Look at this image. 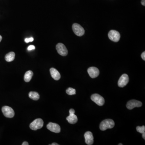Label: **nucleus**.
<instances>
[{
  "label": "nucleus",
  "mask_w": 145,
  "mask_h": 145,
  "mask_svg": "<svg viewBox=\"0 0 145 145\" xmlns=\"http://www.w3.org/2000/svg\"><path fill=\"white\" fill-rule=\"evenodd\" d=\"M115 125L113 120L111 119H107L103 120L100 125V129L102 131H105L108 129H112Z\"/></svg>",
  "instance_id": "obj_1"
},
{
  "label": "nucleus",
  "mask_w": 145,
  "mask_h": 145,
  "mask_svg": "<svg viewBox=\"0 0 145 145\" xmlns=\"http://www.w3.org/2000/svg\"><path fill=\"white\" fill-rule=\"evenodd\" d=\"M44 125V121L41 118H37L33 120L32 123L30 124V127L31 129L33 130H38L41 129Z\"/></svg>",
  "instance_id": "obj_2"
},
{
  "label": "nucleus",
  "mask_w": 145,
  "mask_h": 145,
  "mask_svg": "<svg viewBox=\"0 0 145 145\" xmlns=\"http://www.w3.org/2000/svg\"><path fill=\"white\" fill-rule=\"evenodd\" d=\"M2 111L6 117L11 118L14 116V111L11 107L8 106H4L2 107Z\"/></svg>",
  "instance_id": "obj_3"
},
{
  "label": "nucleus",
  "mask_w": 145,
  "mask_h": 145,
  "mask_svg": "<svg viewBox=\"0 0 145 145\" xmlns=\"http://www.w3.org/2000/svg\"><path fill=\"white\" fill-rule=\"evenodd\" d=\"M91 99L98 106H103L105 102L104 98L98 94H95L92 95Z\"/></svg>",
  "instance_id": "obj_4"
},
{
  "label": "nucleus",
  "mask_w": 145,
  "mask_h": 145,
  "mask_svg": "<svg viewBox=\"0 0 145 145\" xmlns=\"http://www.w3.org/2000/svg\"><path fill=\"white\" fill-rule=\"evenodd\" d=\"M72 29L75 34L77 36H82L85 33V30L83 28L77 23H75L72 25Z\"/></svg>",
  "instance_id": "obj_5"
},
{
  "label": "nucleus",
  "mask_w": 145,
  "mask_h": 145,
  "mask_svg": "<svg viewBox=\"0 0 145 145\" xmlns=\"http://www.w3.org/2000/svg\"><path fill=\"white\" fill-rule=\"evenodd\" d=\"M108 36L110 40L114 42H118L120 39V35L119 33L117 31L111 30L109 32Z\"/></svg>",
  "instance_id": "obj_6"
},
{
  "label": "nucleus",
  "mask_w": 145,
  "mask_h": 145,
  "mask_svg": "<svg viewBox=\"0 0 145 145\" xmlns=\"http://www.w3.org/2000/svg\"><path fill=\"white\" fill-rule=\"evenodd\" d=\"M56 49L58 53L62 56H66L68 54V50L65 45L62 43H58L56 45Z\"/></svg>",
  "instance_id": "obj_7"
},
{
  "label": "nucleus",
  "mask_w": 145,
  "mask_h": 145,
  "mask_svg": "<svg viewBox=\"0 0 145 145\" xmlns=\"http://www.w3.org/2000/svg\"><path fill=\"white\" fill-rule=\"evenodd\" d=\"M141 102L135 100H132L127 103L126 106L129 110H132L135 107H140L142 106Z\"/></svg>",
  "instance_id": "obj_8"
},
{
  "label": "nucleus",
  "mask_w": 145,
  "mask_h": 145,
  "mask_svg": "<svg viewBox=\"0 0 145 145\" xmlns=\"http://www.w3.org/2000/svg\"><path fill=\"white\" fill-rule=\"evenodd\" d=\"M129 81V77L127 75L124 74L120 77L118 82V85L120 88H123L128 83Z\"/></svg>",
  "instance_id": "obj_9"
},
{
  "label": "nucleus",
  "mask_w": 145,
  "mask_h": 145,
  "mask_svg": "<svg viewBox=\"0 0 145 145\" xmlns=\"http://www.w3.org/2000/svg\"><path fill=\"white\" fill-rule=\"evenodd\" d=\"M47 128L49 131L54 133H59L61 132L60 126L56 123H49L47 125Z\"/></svg>",
  "instance_id": "obj_10"
},
{
  "label": "nucleus",
  "mask_w": 145,
  "mask_h": 145,
  "mask_svg": "<svg viewBox=\"0 0 145 145\" xmlns=\"http://www.w3.org/2000/svg\"><path fill=\"white\" fill-rule=\"evenodd\" d=\"M88 72L92 78H95L98 77L100 74L99 70L95 67H90L88 69Z\"/></svg>",
  "instance_id": "obj_11"
},
{
  "label": "nucleus",
  "mask_w": 145,
  "mask_h": 145,
  "mask_svg": "<svg viewBox=\"0 0 145 145\" xmlns=\"http://www.w3.org/2000/svg\"><path fill=\"white\" fill-rule=\"evenodd\" d=\"M85 142L86 144L88 145H92L94 143V137L92 133L91 132H86L84 134Z\"/></svg>",
  "instance_id": "obj_12"
},
{
  "label": "nucleus",
  "mask_w": 145,
  "mask_h": 145,
  "mask_svg": "<svg viewBox=\"0 0 145 145\" xmlns=\"http://www.w3.org/2000/svg\"><path fill=\"white\" fill-rule=\"evenodd\" d=\"M50 71L52 77L54 80H58L60 79V74L56 69L51 68L50 69Z\"/></svg>",
  "instance_id": "obj_13"
},
{
  "label": "nucleus",
  "mask_w": 145,
  "mask_h": 145,
  "mask_svg": "<svg viewBox=\"0 0 145 145\" xmlns=\"http://www.w3.org/2000/svg\"><path fill=\"white\" fill-rule=\"evenodd\" d=\"M66 119L69 123L71 124H74L78 121L77 116L75 114H69V115L67 117Z\"/></svg>",
  "instance_id": "obj_14"
},
{
  "label": "nucleus",
  "mask_w": 145,
  "mask_h": 145,
  "mask_svg": "<svg viewBox=\"0 0 145 145\" xmlns=\"http://www.w3.org/2000/svg\"><path fill=\"white\" fill-rule=\"evenodd\" d=\"M15 53L13 52H11L6 54L5 56V60L8 62H11L14 60Z\"/></svg>",
  "instance_id": "obj_15"
},
{
  "label": "nucleus",
  "mask_w": 145,
  "mask_h": 145,
  "mask_svg": "<svg viewBox=\"0 0 145 145\" xmlns=\"http://www.w3.org/2000/svg\"><path fill=\"white\" fill-rule=\"evenodd\" d=\"M33 75V72L32 71H28L26 72L24 75V81L26 82H29L32 79Z\"/></svg>",
  "instance_id": "obj_16"
},
{
  "label": "nucleus",
  "mask_w": 145,
  "mask_h": 145,
  "mask_svg": "<svg viewBox=\"0 0 145 145\" xmlns=\"http://www.w3.org/2000/svg\"><path fill=\"white\" fill-rule=\"evenodd\" d=\"M29 96L31 99L34 100H38L40 98L39 94L37 92H30L29 94Z\"/></svg>",
  "instance_id": "obj_17"
},
{
  "label": "nucleus",
  "mask_w": 145,
  "mask_h": 145,
  "mask_svg": "<svg viewBox=\"0 0 145 145\" xmlns=\"http://www.w3.org/2000/svg\"><path fill=\"white\" fill-rule=\"evenodd\" d=\"M66 93L69 95H73L76 94V90L72 88H69L66 90Z\"/></svg>",
  "instance_id": "obj_18"
},
{
  "label": "nucleus",
  "mask_w": 145,
  "mask_h": 145,
  "mask_svg": "<svg viewBox=\"0 0 145 145\" xmlns=\"http://www.w3.org/2000/svg\"><path fill=\"white\" fill-rule=\"evenodd\" d=\"M136 130L138 132L141 134H143L145 132V127L143 125L142 127L140 126H138L136 127Z\"/></svg>",
  "instance_id": "obj_19"
},
{
  "label": "nucleus",
  "mask_w": 145,
  "mask_h": 145,
  "mask_svg": "<svg viewBox=\"0 0 145 145\" xmlns=\"http://www.w3.org/2000/svg\"><path fill=\"white\" fill-rule=\"evenodd\" d=\"M34 40L33 38L31 37L30 38H26L25 39V42L26 43H28L29 42H32Z\"/></svg>",
  "instance_id": "obj_20"
},
{
  "label": "nucleus",
  "mask_w": 145,
  "mask_h": 145,
  "mask_svg": "<svg viewBox=\"0 0 145 145\" xmlns=\"http://www.w3.org/2000/svg\"><path fill=\"white\" fill-rule=\"evenodd\" d=\"M35 49V47L33 45H30L28 48V51H32V50H34Z\"/></svg>",
  "instance_id": "obj_21"
},
{
  "label": "nucleus",
  "mask_w": 145,
  "mask_h": 145,
  "mask_svg": "<svg viewBox=\"0 0 145 145\" xmlns=\"http://www.w3.org/2000/svg\"><path fill=\"white\" fill-rule=\"evenodd\" d=\"M69 114H73L75 113V111L74 109L72 108L69 111Z\"/></svg>",
  "instance_id": "obj_22"
},
{
  "label": "nucleus",
  "mask_w": 145,
  "mask_h": 145,
  "mask_svg": "<svg viewBox=\"0 0 145 145\" xmlns=\"http://www.w3.org/2000/svg\"><path fill=\"white\" fill-rule=\"evenodd\" d=\"M141 57L142 58L143 60L144 61H145V52H143V53H142L141 54Z\"/></svg>",
  "instance_id": "obj_23"
},
{
  "label": "nucleus",
  "mask_w": 145,
  "mask_h": 145,
  "mask_svg": "<svg viewBox=\"0 0 145 145\" xmlns=\"http://www.w3.org/2000/svg\"><path fill=\"white\" fill-rule=\"evenodd\" d=\"M22 145H29V143L27 141H24V142H23V143L22 144Z\"/></svg>",
  "instance_id": "obj_24"
},
{
  "label": "nucleus",
  "mask_w": 145,
  "mask_h": 145,
  "mask_svg": "<svg viewBox=\"0 0 145 145\" xmlns=\"http://www.w3.org/2000/svg\"><path fill=\"white\" fill-rule=\"evenodd\" d=\"M141 4L143 6H145V0H142L141 2Z\"/></svg>",
  "instance_id": "obj_25"
},
{
  "label": "nucleus",
  "mask_w": 145,
  "mask_h": 145,
  "mask_svg": "<svg viewBox=\"0 0 145 145\" xmlns=\"http://www.w3.org/2000/svg\"><path fill=\"white\" fill-rule=\"evenodd\" d=\"M142 138H143V139H145V132H144V133H143V134H142Z\"/></svg>",
  "instance_id": "obj_26"
},
{
  "label": "nucleus",
  "mask_w": 145,
  "mask_h": 145,
  "mask_svg": "<svg viewBox=\"0 0 145 145\" xmlns=\"http://www.w3.org/2000/svg\"><path fill=\"white\" fill-rule=\"evenodd\" d=\"M51 145H58V143H52L51 144Z\"/></svg>",
  "instance_id": "obj_27"
},
{
  "label": "nucleus",
  "mask_w": 145,
  "mask_h": 145,
  "mask_svg": "<svg viewBox=\"0 0 145 145\" xmlns=\"http://www.w3.org/2000/svg\"><path fill=\"white\" fill-rule=\"evenodd\" d=\"M2 40V37L1 36V35H0V42H1V40Z\"/></svg>",
  "instance_id": "obj_28"
},
{
  "label": "nucleus",
  "mask_w": 145,
  "mask_h": 145,
  "mask_svg": "<svg viewBox=\"0 0 145 145\" xmlns=\"http://www.w3.org/2000/svg\"><path fill=\"white\" fill-rule=\"evenodd\" d=\"M118 145H123V144L122 143H119V144H118Z\"/></svg>",
  "instance_id": "obj_29"
}]
</instances>
